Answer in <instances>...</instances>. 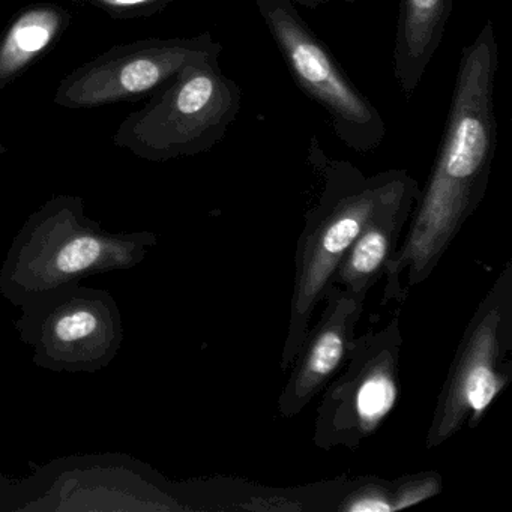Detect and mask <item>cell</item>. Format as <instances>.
I'll return each mask as SVG.
<instances>
[{
  "label": "cell",
  "mask_w": 512,
  "mask_h": 512,
  "mask_svg": "<svg viewBox=\"0 0 512 512\" xmlns=\"http://www.w3.org/2000/svg\"><path fill=\"white\" fill-rule=\"evenodd\" d=\"M497 68L499 46L493 22L488 20L475 40L461 50L442 143L407 223L404 244L386 266L382 305L404 301L412 287L433 274L484 199L497 146Z\"/></svg>",
  "instance_id": "6da1fadb"
},
{
  "label": "cell",
  "mask_w": 512,
  "mask_h": 512,
  "mask_svg": "<svg viewBox=\"0 0 512 512\" xmlns=\"http://www.w3.org/2000/svg\"><path fill=\"white\" fill-rule=\"evenodd\" d=\"M308 163L322 176L319 202L305 217L296 247V274L290 302L289 329L281 368L289 370L311 326L314 311L331 289V280L347 250L368 221L389 203L419 187L406 170L394 169L365 176L349 161L326 154L311 137Z\"/></svg>",
  "instance_id": "7a4b0ae2"
},
{
  "label": "cell",
  "mask_w": 512,
  "mask_h": 512,
  "mask_svg": "<svg viewBox=\"0 0 512 512\" xmlns=\"http://www.w3.org/2000/svg\"><path fill=\"white\" fill-rule=\"evenodd\" d=\"M220 53L196 59L128 115L113 143L148 161H169L211 151L236 122L242 95L221 71Z\"/></svg>",
  "instance_id": "3957f363"
},
{
  "label": "cell",
  "mask_w": 512,
  "mask_h": 512,
  "mask_svg": "<svg viewBox=\"0 0 512 512\" xmlns=\"http://www.w3.org/2000/svg\"><path fill=\"white\" fill-rule=\"evenodd\" d=\"M512 266L506 265L464 331L440 391L427 448L475 428L512 374Z\"/></svg>",
  "instance_id": "277c9868"
},
{
  "label": "cell",
  "mask_w": 512,
  "mask_h": 512,
  "mask_svg": "<svg viewBox=\"0 0 512 512\" xmlns=\"http://www.w3.org/2000/svg\"><path fill=\"white\" fill-rule=\"evenodd\" d=\"M296 85L316 101L341 143L359 154L382 145L386 125L290 0H254Z\"/></svg>",
  "instance_id": "5b68a950"
},
{
  "label": "cell",
  "mask_w": 512,
  "mask_h": 512,
  "mask_svg": "<svg viewBox=\"0 0 512 512\" xmlns=\"http://www.w3.org/2000/svg\"><path fill=\"white\" fill-rule=\"evenodd\" d=\"M401 347L398 317L355 338L322 391L313 437L319 448L356 449L379 430L397 404Z\"/></svg>",
  "instance_id": "8992f818"
},
{
  "label": "cell",
  "mask_w": 512,
  "mask_h": 512,
  "mask_svg": "<svg viewBox=\"0 0 512 512\" xmlns=\"http://www.w3.org/2000/svg\"><path fill=\"white\" fill-rule=\"evenodd\" d=\"M221 52L223 46L211 32L121 44L62 79L53 101L68 110L133 103L154 94L190 62Z\"/></svg>",
  "instance_id": "52a82bcc"
},
{
  "label": "cell",
  "mask_w": 512,
  "mask_h": 512,
  "mask_svg": "<svg viewBox=\"0 0 512 512\" xmlns=\"http://www.w3.org/2000/svg\"><path fill=\"white\" fill-rule=\"evenodd\" d=\"M367 296L331 287L323 299L325 307L320 319L308 329L290 365L292 371L278 398L281 416H298L343 367L358 337L356 326L364 313Z\"/></svg>",
  "instance_id": "ba28073f"
},
{
  "label": "cell",
  "mask_w": 512,
  "mask_h": 512,
  "mask_svg": "<svg viewBox=\"0 0 512 512\" xmlns=\"http://www.w3.org/2000/svg\"><path fill=\"white\" fill-rule=\"evenodd\" d=\"M419 193V187L406 191L368 221L338 265L331 287L352 295H368L397 253Z\"/></svg>",
  "instance_id": "9c48e42d"
},
{
  "label": "cell",
  "mask_w": 512,
  "mask_h": 512,
  "mask_svg": "<svg viewBox=\"0 0 512 512\" xmlns=\"http://www.w3.org/2000/svg\"><path fill=\"white\" fill-rule=\"evenodd\" d=\"M454 0H400L392 62L407 101L413 97L439 49Z\"/></svg>",
  "instance_id": "30bf717a"
},
{
  "label": "cell",
  "mask_w": 512,
  "mask_h": 512,
  "mask_svg": "<svg viewBox=\"0 0 512 512\" xmlns=\"http://www.w3.org/2000/svg\"><path fill=\"white\" fill-rule=\"evenodd\" d=\"M67 8L58 4H32L23 8L0 35V92L43 58L70 28Z\"/></svg>",
  "instance_id": "8fae6325"
},
{
  "label": "cell",
  "mask_w": 512,
  "mask_h": 512,
  "mask_svg": "<svg viewBox=\"0 0 512 512\" xmlns=\"http://www.w3.org/2000/svg\"><path fill=\"white\" fill-rule=\"evenodd\" d=\"M107 248L109 245L97 236H77L56 251L52 260L53 272L62 277H71L94 271L106 259Z\"/></svg>",
  "instance_id": "7c38bea8"
},
{
  "label": "cell",
  "mask_w": 512,
  "mask_h": 512,
  "mask_svg": "<svg viewBox=\"0 0 512 512\" xmlns=\"http://www.w3.org/2000/svg\"><path fill=\"white\" fill-rule=\"evenodd\" d=\"M100 317L88 308L65 311L53 325V340L64 346L74 347L89 343L100 334Z\"/></svg>",
  "instance_id": "4fadbf2b"
},
{
  "label": "cell",
  "mask_w": 512,
  "mask_h": 512,
  "mask_svg": "<svg viewBox=\"0 0 512 512\" xmlns=\"http://www.w3.org/2000/svg\"><path fill=\"white\" fill-rule=\"evenodd\" d=\"M116 20L146 19L169 8L178 0H83Z\"/></svg>",
  "instance_id": "5bb4252c"
},
{
  "label": "cell",
  "mask_w": 512,
  "mask_h": 512,
  "mask_svg": "<svg viewBox=\"0 0 512 512\" xmlns=\"http://www.w3.org/2000/svg\"><path fill=\"white\" fill-rule=\"evenodd\" d=\"M440 481L436 476H421V478H409L403 481L400 487L392 493V505L394 511L415 505L428 497L439 493Z\"/></svg>",
  "instance_id": "9a60e30c"
},
{
  "label": "cell",
  "mask_w": 512,
  "mask_h": 512,
  "mask_svg": "<svg viewBox=\"0 0 512 512\" xmlns=\"http://www.w3.org/2000/svg\"><path fill=\"white\" fill-rule=\"evenodd\" d=\"M350 512H385L394 511L392 505V493L386 488H362L358 493H353L346 505L341 506Z\"/></svg>",
  "instance_id": "2e32d148"
},
{
  "label": "cell",
  "mask_w": 512,
  "mask_h": 512,
  "mask_svg": "<svg viewBox=\"0 0 512 512\" xmlns=\"http://www.w3.org/2000/svg\"><path fill=\"white\" fill-rule=\"evenodd\" d=\"M293 5H301L304 8H310V10H316V8L322 7V5L329 4L332 0H290ZM346 4H355L356 0H341Z\"/></svg>",
  "instance_id": "e0dca14e"
},
{
  "label": "cell",
  "mask_w": 512,
  "mask_h": 512,
  "mask_svg": "<svg viewBox=\"0 0 512 512\" xmlns=\"http://www.w3.org/2000/svg\"><path fill=\"white\" fill-rule=\"evenodd\" d=\"M7 152V148L4 145H0V155L5 154Z\"/></svg>",
  "instance_id": "ac0fdd59"
}]
</instances>
